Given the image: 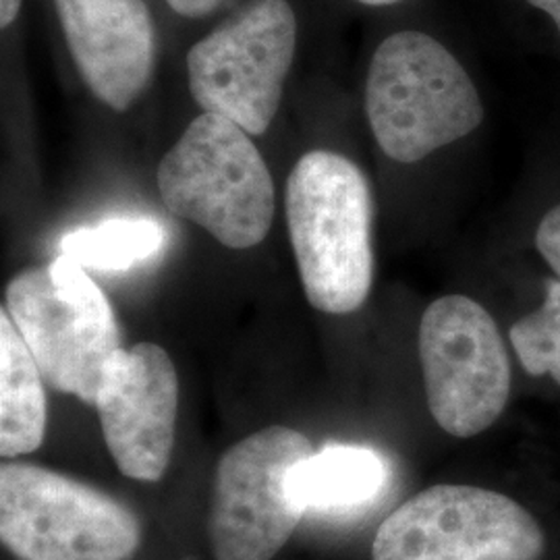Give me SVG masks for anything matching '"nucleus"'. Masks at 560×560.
I'll use <instances>...</instances> for the list:
<instances>
[{
    "label": "nucleus",
    "mask_w": 560,
    "mask_h": 560,
    "mask_svg": "<svg viewBox=\"0 0 560 560\" xmlns=\"http://www.w3.org/2000/svg\"><path fill=\"white\" fill-rule=\"evenodd\" d=\"M295 44L298 20L287 0H249L189 50L194 101L249 136L266 133L279 113Z\"/></svg>",
    "instance_id": "obj_7"
},
{
    "label": "nucleus",
    "mask_w": 560,
    "mask_h": 560,
    "mask_svg": "<svg viewBox=\"0 0 560 560\" xmlns=\"http://www.w3.org/2000/svg\"><path fill=\"white\" fill-rule=\"evenodd\" d=\"M284 206L307 301L332 316L358 312L376 272V200L368 175L337 152H307L287 179Z\"/></svg>",
    "instance_id": "obj_2"
},
{
    "label": "nucleus",
    "mask_w": 560,
    "mask_h": 560,
    "mask_svg": "<svg viewBox=\"0 0 560 560\" xmlns=\"http://www.w3.org/2000/svg\"><path fill=\"white\" fill-rule=\"evenodd\" d=\"M81 78L98 101L127 110L156 62V32L143 0H55Z\"/></svg>",
    "instance_id": "obj_11"
},
{
    "label": "nucleus",
    "mask_w": 560,
    "mask_h": 560,
    "mask_svg": "<svg viewBox=\"0 0 560 560\" xmlns=\"http://www.w3.org/2000/svg\"><path fill=\"white\" fill-rule=\"evenodd\" d=\"M358 2L368 7H390V4H399L402 0H358Z\"/></svg>",
    "instance_id": "obj_20"
},
{
    "label": "nucleus",
    "mask_w": 560,
    "mask_h": 560,
    "mask_svg": "<svg viewBox=\"0 0 560 560\" xmlns=\"http://www.w3.org/2000/svg\"><path fill=\"white\" fill-rule=\"evenodd\" d=\"M504 245L560 280V145L532 162L506 210Z\"/></svg>",
    "instance_id": "obj_14"
},
{
    "label": "nucleus",
    "mask_w": 560,
    "mask_h": 560,
    "mask_svg": "<svg viewBox=\"0 0 560 560\" xmlns=\"http://www.w3.org/2000/svg\"><path fill=\"white\" fill-rule=\"evenodd\" d=\"M166 2L175 13H179L183 18L200 20V18L210 15L212 11H217L222 0H166Z\"/></svg>",
    "instance_id": "obj_17"
},
{
    "label": "nucleus",
    "mask_w": 560,
    "mask_h": 560,
    "mask_svg": "<svg viewBox=\"0 0 560 560\" xmlns=\"http://www.w3.org/2000/svg\"><path fill=\"white\" fill-rule=\"evenodd\" d=\"M162 201L224 247L249 249L275 219V180L249 133L217 113H201L159 166Z\"/></svg>",
    "instance_id": "obj_3"
},
{
    "label": "nucleus",
    "mask_w": 560,
    "mask_h": 560,
    "mask_svg": "<svg viewBox=\"0 0 560 560\" xmlns=\"http://www.w3.org/2000/svg\"><path fill=\"white\" fill-rule=\"evenodd\" d=\"M388 476V463L376 448L328 444L293 467L289 490L303 513H349L376 501Z\"/></svg>",
    "instance_id": "obj_12"
},
{
    "label": "nucleus",
    "mask_w": 560,
    "mask_h": 560,
    "mask_svg": "<svg viewBox=\"0 0 560 560\" xmlns=\"http://www.w3.org/2000/svg\"><path fill=\"white\" fill-rule=\"evenodd\" d=\"M21 11V0H0V25L9 27L18 20Z\"/></svg>",
    "instance_id": "obj_19"
},
{
    "label": "nucleus",
    "mask_w": 560,
    "mask_h": 560,
    "mask_svg": "<svg viewBox=\"0 0 560 560\" xmlns=\"http://www.w3.org/2000/svg\"><path fill=\"white\" fill-rule=\"evenodd\" d=\"M44 376L11 320L0 312V455L15 459L40 448L46 434Z\"/></svg>",
    "instance_id": "obj_13"
},
{
    "label": "nucleus",
    "mask_w": 560,
    "mask_h": 560,
    "mask_svg": "<svg viewBox=\"0 0 560 560\" xmlns=\"http://www.w3.org/2000/svg\"><path fill=\"white\" fill-rule=\"evenodd\" d=\"M540 523L506 494L439 483L382 521L372 560H540Z\"/></svg>",
    "instance_id": "obj_8"
},
{
    "label": "nucleus",
    "mask_w": 560,
    "mask_h": 560,
    "mask_svg": "<svg viewBox=\"0 0 560 560\" xmlns=\"http://www.w3.org/2000/svg\"><path fill=\"white\" fill-rule=\"evenodd\" d=\"M428 409L455 439H474L501 418L513 393V351L494 314L465 293L432 301L418 330Z\"/></svg>",
    "instance_id": "obj_6"
},
{
    "label": "nucleus",
    "mask_w": 560,
    "mask_h": 560,
    "mask_svg": "<svg viewBox=\"0 0 560 560\" xmlns=\"http://www.w3.org/2000/svg\"><path fill=\"white\" fill-rule=\"evenodd\" d=\"M94 407L120 474L161 480L173 457L179 407L177 370L161 345L117 349L104 365Z\"/></svg>",
    "instance_id": "obj_10"
},
{
    "label": "nucleus",
    "mask_w": 560,
    "mask_h": 560,
    "mask_svg": "<svg viewBox=\"0 0 560 560\" xmlns=\"http://www.w3.org/2000/svg\"><path fill=\"white\" fill-rule=\"evenodd\" d=\"M523 2H527L532 9L540 11L548 20L552 21L560 38V0H523Z\"/></svg>",
    "instance_id": "obj_18"
},
{
    "label": "nucleus",
    "mask_w": 560,
    "mask_h": 560,
    "mask_svg": "<svg viewBox=\"0 0 560 560\" xmlns=\"http://www.w3.org/2000/svg\"><path fill=\"white\" fill-rule=\"evenodd\" d=\"M44 381L94 405L106 361L120 349L113 305L83 266L60 254L7 287V307Z\"/></svg>",
    "instance_id": "obj_4"
},
{
    "label": "nucleus",
    "mask_w": 560,
    "mask_h": 560,
    "mask_svg": "<svg viewBox=\"0 0 560 560\" xmlns=\"http://www.w3.org/2000/svg\"><path fill=\"white\" fill-rule=\"evenodd\" d=\"M365 115L384 159L428 161L480 133L488 106L459 57L420 30L390 34L365 75Z\"/></svg>",
    "instance_id": "obj_1"
},
{
    "label": "nucleus",
    "mask_w": 560,
    "mask_h": 560,
    "mask_svg": "<svg viewBox=\"0 0 560 560\" xmlns=\"http://www.w3.org/2000/svg\"><path fill=\"white\" fill-rule=\"evenodd\" d=\"M164 245V229L150 219H115L81 226L60 240V254L83 268L127 270Z\"/></svg>",
    "instance_id": "obj_16"
},
{
    "label": "nucleus",
    "mask_w": 560,
    "mask_h": 560,
    "mask_svg": "<svg viewBox=\"0 0 560 560\" xmlns=\"http://www.w3.org/2000/svg\"><path fill=\"white\" fill-rule=\"evenodd\" d=\"M502 247L520 266L534 298L506 326L513 358L527 376L548 378L560 388V280L509 245Z\"/></svg>",
    "instance_id": "obj_15"
},
{
    "label": "nucleus",
    "mask_w": 560,
    "mask_h": 560,
    "mask_svg": "<svg viewBox=\"0 0 560 560\" xmlns=\"http://www.w3.org/2000/svg\"><path fill=\"white\" fill-rule=\"evenodd\" d=\"M0 540L20 560H131L141 521L98 488L48 467H0Z\"/></svg>",
    "instance_id": "obj_5"
},
{
    "label": "nucleus",
    "mask_w": 560,
    "mask_h": 560,
    "mask_svg": "<svg viewBox=\"0 0 560 560\" xmlns=\"http://www.w3.org/2000/svg\"><path fill=\"white\" fill-rule=\"evenodd\" d=\"M314 453L305 434L268 425L233 444L217 467L208 511L214 560H272L305 515L293 501L289 476Z\"/></svg>",
    "instance_id": "obj_9"
}]
</instances>
